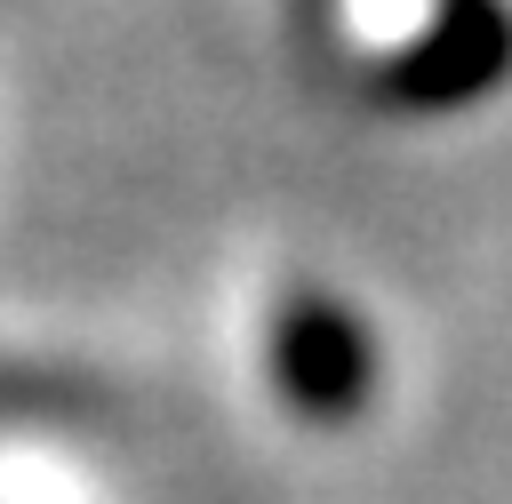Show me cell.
Returning a JSON list of instances; mask_svg holds the SVG:
<instances>
[{
  "label": "cell",
  "mask_w": 512,
  "mask_h": 504,
  "mask_svg": "<svg viewBox=\"0 0 512 504\" xmlns=\"http://www.w3.org/2000/svg\"><path fill=\"white\" fill-rule=\"evenodd\" d=\"M272 376L296 408L312 416H344L368 392V336L352 312H336L328 296H296L272 320Z\"/></svg>",
  "instance_id": "6da1fadb"
}]
</instances>
